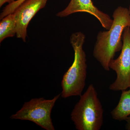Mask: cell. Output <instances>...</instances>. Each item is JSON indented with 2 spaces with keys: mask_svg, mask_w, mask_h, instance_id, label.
<instances>
[{
  "mask_svg": "<svg viewBox=\"0 0 130 130\" xmlns=\"http://www.w3.org/2000/svg\"><path fill=\"white\" fill-rule=\"evenodd\" d=\"M113 22L111 28L106 31H100L96 38L93 55L106 71L110 70L109 64L117 52L121 50L122 36L125 28L130 27L129 9L118 7L113 14Z\"/></svg>",
  "mask_w": 130,
  "mask_h": 130,
  "instance_id": "6da1fadb",
  "label": "cell"
},
{
  "mask_svg": "<svg viewBox=\"0 0 130 130\" xmlns=\"http://www.w3.org/2000/svg\"><path fill=\"white\" fill-rule=\"evenodd\" d=\"M85 36L81 32L73 33L70 43L74 51L73 63L63 75L61 85V97L80 96L85 84L87 65L86 55L83 48Z\"/></svg>",
  "mask_w": 130,
  "mask_h": 130,
  "instance_id": "7a4b0ae2",
  "label": "cell"
},
{
  "mask_svg": "<svg viewBox=\"0 0 130 130\" xmlns=\"http://www.w3.org/2000/svg\"><path fill=\"white\" fill-rule=\"evenodd\" d=\"M71 113V118L78 130H99L103 121L104 110L93 84L80 96Z\"/></svg>",
  "mask_w": 130,
  "mask_h": 130,
  "instance_id": "3957f363",
  "label": "cell"
},
{
  "mask_svg": "<svg viewBox=\"0 0 130 130\" xmlns=\"http://www.w3.org/2000/svg\"><path fill=\"white\" fill-rule=\"evenodd\" d=\"M61 94L51 100L34 98L24 103L21 109L10 117L12 119L28 120L46 130H55L51 113Z\"/></svg>",
  "mask_w": 130,
  "mask_h": 130,
  "instance_id": "277c9868",
  "label": "cell"
},
{
  "mask_svg": "<svg viewBox=\"0 0 130 130\" xmlns=\"http://www.w3.org/2000/svg\"><path fill=\"white\" fill-rule=\"evenodd\" d=\"M123 45L121 53L117 59L110 61V69L116 72L115 81L109 86L110 90H125L130 87V27L125 28L122 36Z\"/></svg>",
  "mask_w": 130,
  "mask_h": 130,
  "instance_id": "5b68a950",
  "label": "cell"
},
{
  "mask_svg": "<svg viewBox=\"0 0 130 130\" xmlns=\"http://www.w3.org/2000/svg\"><path fill=\"white\" fill-rule=\"evenodd\" d=\"M48 0H26L13 12L16 21V36L26 42L27 28L31 19L45 7Z\"/></svg>",
  "mask_w": 130,
  "mask_h": 130,
  "instance_id": "8992f818",
  "label": "cell"
},
{
  "mask_svg": "<svg viewBox=\"0 0 130 130\" xmlns=\"http://www.w3.org/2000/svg\"><path fill=\"white\" fill-rule=\"evenodd\" d=\"M86 12L95 16L101 24L107 30L111 27L113 19L108 14L99 10L93 4L92 0H71L68 6L56 16L65 17L75 13Z\"/></svg>",
  "mask_w": 130,
  "mask_h": 130,
  "instance_id": "52a82bcc",
  "label": "cell"
},
{
  "mask_svg": "<svg viewBox=\"0 0 130 130\" xmlns=\"http://www.w3.org/2000/svg\"><path fill=\"white\" fill-rule=\"evenodd\" d=\"M128 90L122 91L118 104L111 111L112 118L115 120H125L130 115V87Z\"/></svg>",
  "mask_w": 130,
  "mask_h": 130,
  "instance_id": "ba28073f",
  "label": "cell"
},
{
  "mask_svg": "<svg viewBox=\"0 0 130 130\" xmlns=\"http://www.w3.org/2000/svg\"><path fill=\"white\" fill-rule=\"evenodd\" d=\"M0 23V42L7 38L12 37L16 34V21L13 13L5 16Z\"/></svg>",
  "mask_w": 130,
  "mask_h": 130,
  "instance_id": "9c48e42d",
  "label": "cell"
},
{
  "mask_svg": "<svg viewBox=\"0 0 130 130\" xmlns=\"http://www.w3.org/2000/svg\"><path fill=\"white\" fill-rule=\"evenodd\" d=\"M25 1L26 0H16L14 2L8 4L2 10L3 15L6 16L10 13H12L15 9Z\"/></svg>",
  "mask_w": 130,
  "mask_h": 130,
  "instance_id": "30bf717a",
  "label": "cell"
},
{
  "mask_svg": "<svg viewBox=\"0 0 130 130\" xmlns=\"http://www.w3.org/2000/svg\"><path fill=\"white\" fill-rule=\"evenodd\" d=\"M15 1V0H0V7H1L3 5L7 3L9 4L14 2Z\"/></svg>",
  "mask_w": 130,
  "mask_h": 130,
  "instance_id": "8fae6325",
  "label": "cell"
},
{
  "mask_svg": "<svg viewBox=\"0 0 130 130\" xmlns=\"http://www.w3.org/2000/svg\"><path fill=\"white\" fill-rule=\"evenodd\" d=\"M126 123V129L127 130H130V116H128L125 119Z\"/></svg>",
  "mask_w": 130,
  "mask_h": 130,
  "instance_id": "7c38bea8",
  "label": "cell"
},
{
  "mask_svg": "<svg viewBox=\"0 0 130 130\" xmlns=\"http://www.w3.org/2000/svg\"><path fill=\"white\" fill-rule=\"evenodd\" d=\"M129 11L130 13V6H129Z\"/></svg>",
  "mask_w": 130,
  "mask_h": 130,
  "instance_id": "4fadbf2b",
  "label": "cell"
}]
</instances>
